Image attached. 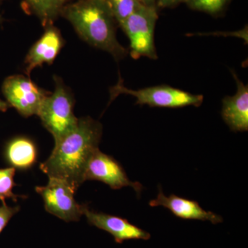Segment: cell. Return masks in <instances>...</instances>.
Returning <instances> with one entry per match:
<instances>
[{
    "label": "cell",
    "mask_w": 248,
    "mask_h": 248,
    "mask_svg": "<svg viewBox=\"0 0 248 248\" xmlns=\"http://www.w3.org/2000/svg\"><path fill=\"white\" fill-rule=\"evenodd\" d=\"M102 135L99 122L90 117L79 119L76 126L55 143L51 155L40 169L48 177L63 179L78 190L85 182L86 166L99 148Z\"/></svg>",
    "instance_id": "1"
},
{
    "label": "cell",
    "mask_w": 248,
    "mask_h": 248,
    "mask_svg": "<svg viewBox=\"0 0 248 248\" xmlns=\"http://www.w3.org/2000/svg\"><path fill=\"white\" fill-rule=\"evenodd\" d=\"M60 15L71 23L80 37L90 45L105 50L117 60L127 55L126 49L116 37L117 21L105 0H79L66 4Z\"/></svg>",
    "instance_id": "2"
},
{
    "label": "cell",
    "mask_w": 248,
    "mask_h": 248,
    "mask_svg": "<svg viewBox=\"0 0 248 248\" xmlns=\"http://www.w3.org/2000/svg\"><path fill=\"white\" fill-rule=\"evenodd\" d=\"M55 84V91L47 94L37 116L57 143L76 126L79 119L73 112L71 94L58 78Z\"/></svg>",
    "instance_id": "3"
},
{
    "label": "cell",
    "mask_w": 248,
    "mask_h": 248,
    "mask_svg": "<svg viewBox=\"0 0 248 248\" xmlns=\"http://www.w3.org/2000/svg\"><path fill=\"white\" fill-rule=\"evenodd\" d=\"M121 94L133 96L137 99L136 104L151 107H199L203 101L202 94H192L166 85L140 90L129 89L124 86L123 80L120 78L117 84L110 89V102Z\"/></svg>",
    "instance_id": "4"
},
{
    "label": "cell",
    "mask_w": 248,
    "mask_h": 248,
    "mask_svg": "<svg viewBox=\"0 0 248 248\" xmlns=\"http://www.w3.org/2000/svg\"><path fill=\"white\" fill-rule=\"evenodd\" d=\"M158 19L156 6L140 5L120 27L130 41V54L134 59L146 57L158 59L155 45V29Z\"/></svg>",
    "instance_id": "5"
},
{
    "label": "cell",
    "mask_w": 248,
    "mask_h": 248,
    "mask_svg": "<svg viewBox=\"0 0 248 248\" xmlns=\"http://www.w3.org/2000/svg\"><path fill=\"white\" fill-rule=\"evenodd\" d=\"M48 178L46 186L35 187L36 192L43 199L46 210L66 222L79 221L84 215V205L75 200L76 190L63 179Z\"/></svg>",
    "instance_id": "6"
},
{
    "label": "cell",
    "mask_w": 248,
    "mask_h": 248,
    "mask_svg": "<svg viewBox=\"0 0 248 248\" xmlns=\"http://www.w3.org/2000/svg\"><path fill=\"white\" fill-rule=\"evenodd\" d=\"M3 94L10 107L23 117L38 115L41 106L48 93L24 76H10L1 86Z\"/></svg>",
    "instance_id": "7"
},
{
    "label": "cell",
    "mask_w": 248,
    "mask_h": 248,
    "mask_svg": "<svg viewBox=\"0 0 248 248\" xmlns=\"http://www.w3.org/2000/svg\"><path fill=\"white\" fill-rule=\"evenodd\" d=\"M96 180L104 183L113 190L124 187H133L138 195L141 193L143 187L140 183L128 179L126 173L118 161L104 154L99 148L90 159L84 173V181Z\"/></svg>",
    "instance_id": "8"
},
{
    "label": "cell",
    "mask_w": 248,
    "mask_h": 248,
    "mask_svg": "<svg viewBox=\"0 0 248 248\" xmlns=\"http://www.w3.org/2000/svg\"><path fill=\"white\" fill-rule=\"evenodd\" d=\"M83 215L91 226L96 227L112 235L117 244H122L128 240H149L151 235L148 232L132 224L128 220L103 213L90 210L84 205Z\"/></svg>",
    "instance_id": "9"
},
{
    "label": "cell",
    "mask_w": 248,
    "mask_h": 248,
    "mask_svg": "<svg viewBox=\"0 0 248 248\" xmlns=\"http://www.w3.org/2000/svg\"><path fill=\"white\" fill-rule=\"evenodd\" d=\"M149 205L151 207H164L169 209L174 216L183 219L209 221L215 225L223 221L220 215L211 211H206L200 206L198 202L174 195L166 197L160 186L157 197L151 200Z\"/></svg>",
    "instance_id": "10"
},
{
    "label": "cell",
    "mask_w": 248,
    "mask_h": 248,
    "mask_svg": "<svg viewBox=\"0 0 248 248\" xmlns=\"http://www.w3.org/2000/svg\"><path fill=\"white\" fill-rule=\"evenodd\" d=\"M237 85V91L233 96H226L222 103L221 116L230 129L233 132H247L248 130V87L232 71Z\"/></svg>",
    "instance_id": "11"
},
{
    "label": "cell",
    "mask_w": 248,
    "mask_h": 248,
    "mask_svg": "<svg viewBox=\"0 0 248 248\" xmlns=\"http://www.w3.org/2000/svg\"><path fill=\"white\" fill-rule=\"evenodd\" d=\"M45 33L35 42L26 57L25 72L29 76L32 70L45 63L51 64L63 46L60 31L52 24L47 26Z\"/></svg>",
    "instance_id": "12"
},
{
    "label": "cell",
    "mask_w": 248,
    "mask_h": 248,
    "mask_svg": "<svg viewBox=\"0 0 248 248\" xmlns=\"http://www.w3.org/2000/svg\"><path fill=\"white\" fill-rule=\"evenodd\" d=\"M3 156L10 167L19 170H27L37 162V146L30 138L16 137L5 145Z\"/></svg>",
    "instance_id": "13"
},
{
    "label": "cell",
    "mask_w": 248,
    "mask_h": 248,
    "mask_svg": "<svg viewBox=\"0 0 248 248\" xmlns=\"http://www.w3.org/2000/svg\"><path fill=\"white\" fill-rule=\"evenodd\" d=\"M71 0H25V9L35 14L45 27L50 25Z\"/></svg>",
    "instance_id": "14"
},
{
    "label": "cell",
    "mask_w": 248,
    "mask_h": 248,
    "mask_svg": "<svg viewBox=\"0 0 248 248\" xmlns=\"http://www.w3.org/2000/svg\"><path fill=\"white\" fill-rule=\"evenodd\" d=\"M16 171L13 167L0 169V202L2 203H6V200L17 202L19 197L25 198L24 196L16 195L13 191L16 186L14 182Z\"/></svg>",
    "instance_id": "15"
},
{
    "label": "cell",
    "mask_w": 248,
    "mask_h": 248,
    "mask_svg": "<svg viewBox=\"0 0 248 248\" xmlns=\"http://www.w3.org/2000/svg\"><path fill=\"white\" fill-rule=\"evenodd\" d=\"M107 1L120 26L142 4L139 0H107Z\"/></svg>",
    "instance_id": "16"
},
{
    "label": "cell",
    "mask_w": 248,
    "mask_h": 248,
    "mask_svg": "<svg viewBox=\"0 0 248 248\" xmlns=\"http://www.w3.org/2000/svg\"><path fill=\"white\" fill-rule=\"evenodd\" d=\"M230 1L231 0H187L186 4L190 9L196 11L217 15L223 11Z\"/></svg>",
    "instance_id": "17"
},
{
    "label": "cell",
    "mask_w": 248,
    "mask_h": 248,
    "mask_svg": "<svg viewBox=\"0 0 248 248\" xmlns=\"http://www.w3.org/2000/svg\"><path fill=\"white\" fill-rule=\"evenodd\" d=\"M20 210L19 206H8L6 203L0 205V234L7 226L10 220Z\"/></svg>",
    "instance_id": "18"
},
{
    "label": "cell",
    "mask_w": 248,
    "mask_h": 248,
    "mask_svg": "<svg viewBox=\"0 0 248 248\" xmlns=\"http://www.w3.org/2000/svg\"><path fill=\"white\" fill-rule=\"evenodd\" d=\"M187 0H156V6L159 8H172L182 3H186Z\"/></svg>",
    "instance_id": "19"
},
{
    "label": "cell",
    "mask_w": 248,
    "mask_h": 248,
    "mask_svg": "<svg viewBox=\"0 0 248 248\" xmlns=\"http://www.w3.org/2000/svg\"><path fill=\"white\" fill-rule=\"evenodd\" d=\"M10 107H10L9 104L7 102H5V101L2 100L0 98V111L1 112H6Z\"/></svg>",
    "instance_id": "20"
},
{
    "label": "cell",
    "mask_w": 248,
    "mask_h": 248,
    "mask_svg": "<svg viewBox=\"0 0 248 248\" xmlns=\"http://www.w3.org/2000/svg\"><path fill=\"white\" fill-rule=\"evenodd\" d=\"M139 1L145 6H156V0H139Z\"/></svg>",
    "instance_id": "21"
},
{
    "label": "cell",
    "mask_w": 248,
    "mask_h": 248,
    "mask_svg": "<svg viewBox=\"0 0 248 248\" xmlns=\"http://www.w3.org/2000/svg\"><path fill=\"white\" fill-rule=\"evenodd\" d=\"M3 22V18H2V16H1V14H0V23H2Z\"/></svg>",
    "instance_id": "22"
},
{
    "label": "cell",
    "mask_w": 248,
    "mask_h": 248,
    "mask_svg": "<svg viewBox=\"0 0 248 248\" xmlns=\"http://www.w3.org/2000/svg\"><path fill=\"white\" fill-rule=\"evenodd\" d=\"M105 1H107V0H105Z\"/></svg>",
    "instance_id": "23"
}]
</instances>
